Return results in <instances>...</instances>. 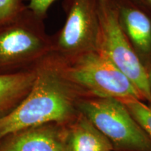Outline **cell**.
Masks as SVG:
<instances>
[{
  "instance_id": "obj_3",
  "label": "cell",
  "mask_w": 151,
  "mask_h": 151,
  "mask_svg": "<svg viewBox=\"0 0 151 151\" xmlns=\"http://www.w3.org/2000/svg\"><path fill=\"white\" fill-rule=\"evenodd\" d=\"M51 48L44 19L27 6L18 17L0 25V73L36 68L51 53Z\"/></svg>"
},
{
  "instance_id": "obj_5",
  "label": "cell",
  "mask_w": 151,
  "mask_h": 151,
  "mask_svg": "<svg viewBox=\"0 0 151 151\" xmlns=\"http://www.w3.org/2000/svg\"><path fill=\"white\" fill-rule=\"evenodd\" d=\"M99 29L97 50L134 85L151 105L148 73L122 31L113 0H97Z\"/></svg>"
},
{
  "instance_id": "obj_16",
  "label": "cell",
  "mask_w": 151,
  "mask_h": 151,
  "mask_svg": "<svg viewBox=\"0 0 151 151\" xmlns=\"http://www.w3.org/2000/svg\"><path fill=\"white\" fill-rule=\"evenodd\" d=\"M114 151H115V150H114Z\"/></svg>"
},
{
  "instance_id": "obj_14",
  "label": "cell",
  "mask_w": 151,
  "mask_h": 151,
  "mask_svg": "<svg viewBox=\"0 0 151 151\" xmlns=\"http://www.w3.org/2000/svg\"><path fill=\"white\" fill-rule=\"evenodd\" d=\"M151 15V0H132Z\"/></svg>"
},
{
  "instance_id": "obj_1",
  "label": "cell",
  "mask_w": 151,
  "mask_h": 151,
  "mask_svg": "<svg viewBox=\"0 0 151 151\" xmlns=\"http://www.w3.org/2000/svg\"><path fill=\"white\" fill-rule=\"evenodd\" d=\"M82 98L50 54L37 65L35 83L27 97L12 112L0 118V141L27 128L69 123L79 114L78 105Z\"/></svg>"
},
{
  "instance_id": "obj_2",
  "label": "cell",
  "mask_w": 151,
  "mask_h": 151,
  "mask_svg": "<svg viewBox=\"0 0 151 151\" xmlns=\"http://www.w3.org/2000/svg\"><path fill=\"white\" fill-rule=\"evenodd\" d=\"M52 55V54H51ZM60 71L83 97L144 101L137 88L99 50L70 59L52 55Z\"/></svg>"
},
{
  "instance_id": "obj_13",
  "label": "cell",
  "mask_w": 151,
  "mask_h": 151,
  "mask_svg": "<svg viewBox=\"0 0 151 151\" xmlns=\"http://www.w3.org/2000/svg\"><path fill=\"white\" fill-rule=\"evenodd\" d=\"M27 7L34 14L45 19L49 8L56 0H28Z\"/></svg>"
},
{
  "instance_id": "obj_12",
  "label": "cell",
  "mask_w": 151,
  "mask_h": 151,
  "mask_svg": "<svg viewBox=\"0 0 151 151\" xmlns=\"http://www.w3.org/2000/svg\"><path fill=\"white\" fill-rule=\"evenodd\" d=\"M26 7L22 0H0V25L14 20Z\"/></svg>"
},
{
  "instance_id": "obj_8",
  "label": "cell",
  "mask_w": 151,
  "mask_h": 151,
  "mask_svg": "<svg viewBox=\"0 0 151 151\" xmlns=\"http://www.w3.org/2000/svg\"><path fill=\"white\" fill-rule=\"evenodd\" d=\"M0 151H67L65 124L48 123L9 135Z\"/></svg>"
},
{
  "instance_id": "obj_4",
  "label": "cell",
  "mask_w": 151,
  "mask_h": 151,
  "mask_svg": "<svg viewBox=\"0 0 151 151\" xmlns=\"http://www.w3.org/2000/svg\"><path fill=\"white\" fill-rule=\"evenodd\" d=\"M78 111L112 143L115 151H151V140L122 101L84 97Z\"/></svg>"
},
{
  "instance_id": "obj_15",
  "label": "cell",
  "mask_w": 151,
  "mask_h": 151,
  "mask_svg": "<svg viewBox=\"0 0 151 151\" xmlns=\"http://www.w3.org/2000/svg\"><path fill=\"white\" fill-rule=\"evenodd\" d=\"M147 73H148V83H149V87H150V93H151V65H150V67L148 68V70H147Z\"/></svg>"
},
{
  "instance_id": "obj_7",
  "label": "cell",
  "mask_w": 151,
  "mask_h": 151,
  "mask_svg": "<svg viewBox=\"0 0 151 151\" xmlns=\"http://www.w3.org/2000/svg\"><path fill=\"white\" fill-rule=\"evenodd\" d=\"M122 31L146 71L151 65V15L132 0H113Z\"/></svg>"
},
{
  "instance_id": "obj_6",
  "label": "cell",
  "mask_w": 151,
  "mask_h": 151,
  "mask_svg": "<svg viewBox=\"0 0 151 151\" xmlns=\"http://www.w3.org/2000/svg\"><path fill=\"white\" fill-rule=\"evenodd\" d=\"M65 23L51 36V53L70 59L97 50L99 22L97 0H65Z\"/></svg>"
},
{
  "instance_id": "obj_9",
  "label": "cell",
  "mask_w": 151,
  "mask_h": 151,
  "mask_svg": "<svg viewBox=\"0 0 151 151\" xmlns=\"http://www.w3.org/2000/svg\"><path fill=\"white\" fill-rule=\"evenodd\" d=\"M67 151H114L112 143L91 122L79 112L65 124Z\"/></svg>"
},
{
  "instance_id": "obj_10",
  "label": "cell",
  "mask_w": 151,
  "mask_h": 151,
  "mask_svg": "<svg viewBox=\"0 0 151 151\" xmlns=\"http://www.w3.org/2000/svg\"><path fill=\"white\" fill-rule=\"evenodd\" d=\"M37 76V67L20 72L0 73V118L12 112L27 97Z\"/></svg>"
},
{
  "instance_id": "obj_11",
  "label": "cell",
  "mask_w": 151,
  "mask_h": 151,
  "mask_svg": "<svg viewBox=\"0 0 151 151\" xmlns=\"http://www.w3.org/2000/svg\"><path fill=\"white\" fill-rule=\"evenodd\" d=\"M122 101L151 140V105L139 99Z\"/></svg>"
}]
</instances>
